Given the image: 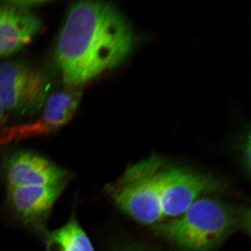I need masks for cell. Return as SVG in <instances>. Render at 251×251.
<instances>
[{"label":"cell","mask_w":251,"mask_h":251,"mask_svg":"<svg viewBox=\"0 0 251 251\" xmlns=\"http://www.w3.org/2000/svg\"><path fill=\"white\" fill-rule=\"evenodd\" d=\"M134 42L131 26L110 3H72L54 49V62L63 85L66 88L81 89L121 64Z\"/></svg>","instance_id":"6da1fadb"},{"label":"cell","mask_w":251,"mask_h":251,"mask_svg":"<svg viewBox=\"0 0 251 251\" xmlns=\"http://www.w3.org/2000/svg\"><path fill=\"white\" fill-rule=\"evenodd\" d=\"M250 210L203 197L178 217L153 226L155 234L180 251H213L237 231L250 232Z\"/></svg>","instance_id":"7a4b0ae2"},{"label":"cell","mask_w":251,"mask_h":251,"mask_svg":"<svg viewBox=\"0 0 251 251\" xmlns=\"http://www.w3.org/2000/svg\"><path fill=\"white\" fill-rule=\"evenodd\" d=\"M158 156L128 166L106 191L115 205L135 222L156 226L164 221L160 198L162 170L166 163Z\"/></svg>","instance_id":"3957f363"},{"label":"cell","mask_w":251,"mask_h":251,"mask_svg":"<svg viewBox=\"0 0 251 251\" xmlns=\"http://www.w3.org/2000/svg\"><path fill=\"white\" fill-rule=\"evenodd\" d=\"M226 187L227 184L214 175L187 167L168 165L166 162L160 181L164 220L181 216L200 198L224 192Z\"/></svg>","instance_id":"277c9868"},{"label":"cell","mask_w":251,"mask_h":251,"mask_svg":"<svg viewBox=\"0 0 251 251\" xmlns=\"http://www.w3.org/2000/svg\"><path fill=\"white\" fill-rule=\"evenodd\" d=\"M50 82L44 73L23 61L0 64V100L6 112L31 115L44 107Z\"/></svg>","instance_id":"5b68a950"},{"label":"cell","mask_w":251,"mask_h":251,"mask_svg":"<svg viewBox=\"0 0 251 251\" xmlns=\"http://www.w3.org/2000/svg\"><path fill=\"white\" fill-rule=\"evenodd\" d=\"M8 188L43 186L64 187L70 175L47 158L27 150L10 154L4 161Z\"/></svg>","instance_id":"8992f818"},{"label":"cell","mask_w":251,"mask_h":251,"mask_svg":"<svg viewBox=\"0 0 251 251\" xmlns=\"http://www.w3.org/2000/svg\"><path fill=\"white\" fill-rule=\"evenodd\" d=\"M43 27V22L19 1L0 5V57L16 53L30 44Z\"/></svg>","instance_id":"52a82bcc"},{"label":"cell","mask_w":251,"mask_h":251,"mask_svg":"<svg viewBox=\"0 0 251 251\" xmlns=\"http://www.w3.org/2000/svg\"><path fill=\"white\" fill-rule=\"evenodd\" d=\"M64 187L27 186L8 188L11 209L24 224L39 226L47 219Z\"/></svg>","instance_id":"ba28073f"},{"label":"cell","mask_w":251,"mask_h":251,"mask_svg":"<svg viewBox=\"0 0 251 251\" xmlns=\"http://www.w3.org/2000/svg\"><path fill=\"white\" fill-rule=\"evenodd\" d=\"M45 244L47 251H95L75 217L60 228L46 234Z\"/></svg>","instance_id":"9c48e42d"},{"label":"cell","mask_w":251,"mask_h":251,"mask_svg":"<svg viewBox=\"0 0 251 251\" xmlns=\"http://www.w3.org/2000/svg\"><path fill=\"white\" fill-rule=\"evenodd\" d=\"M117 251H158L154 249H150V248L145 247V246L136 245V244H132V245L125 246L118 249Z\"/></svg>","instance_id":"30bf717a"},{"label":"cell","mask_w":251,"mask_h":251,"mask_svg":"<svg viewBox=\"0 0 251 251\" xmlns=\"http://www.w3.org/2000/svg\"><path fill=\"white\" fill-rule=\"evenodd\" d=\"M6 110H5L1 100H0V125L4 123L5 120H6Z\"/></svg>","instance_id":"8fae6325"}]
</instances>
